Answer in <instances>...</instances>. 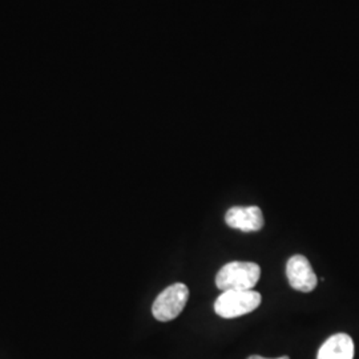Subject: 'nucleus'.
Segmentation results:
<instances>
[{
	"mask_svg": "<svg viewBox=\"0 0 359 359\" xmlns=\"http://www.w3.org/2000/svg\"><path fill=\"white\" fill-rule=\"evenodd\" d=\"M261 277V268L255 262L233 261L218 270L216 285L221 292L253 290Z\"/></svg>",
	"mask_w": 359,
	"mask_h": 359,
	"instance_id": "nucleus-1",
	"label": "nucleus"
},
{
	"mask_svg": "<svg viewBox=\"0 0 359 359\" xmlns=\"http://www.w3.org/2000/svg\"><path fill=\"white\" fill-rule=\"evenodd\" d=\"M261 301L262 297L256 290H228L216 299L215 311L222 318H237L255 311Z\"/></svg>",
	"mask_w": 359,
	"mask_h": 359,
	"instance_id": "nucleus-2",
	"label": "nucleus"
},
{
	"mask_svg": "<svg viewBox=\"0 0 359 359\" xmlns=\"http://www.w3.org/2000/svg\"><path fill=\"white\" fill-rule=\"evenodd\" d=\"M188 299V286L181 283H173L157 295L152 306V314L157 321H173L182 313Z\"/></svg>",
	"mask_w": 359,
	"mask_h": 359,
	"instance_id": "nucleus-3",
	"label": "nucleus"
},
{
	"mask_svg": "<svg viewBox=\"0 0 359 359\" xmlns=\"http://www.w3.org/2000/svg\"><path fill=\"white\" fill-rule=\"evenodd\" d=\"M286 277L297 292L310 293L317 287L318 277L311 268L308 258L302 255L290 257L286 264Z\"/></svg>",
	"mask_w": 359,
	"mask_h": 359,
	"instance_id": "nucleus-4",
	"label": "nucleus"
},
{
	"mask_svg": "<svg viewBox=\"0 0 359 359\" xmlns=\"http://www.w3.org/2000/svg\"><path fill=\"white\" fill-rule=\"evenodd\" d=\"M225 222L231 229L258 231L264 228L265 219L258 206H233L225 215Z\"/></svg>",
	"mask_w": 359,
	"mask_h": 359,
	"instance_id": "nucleus-5",
	"label": "nucleus"
},
{
	"mask_svg": "<svg viewBox=\"0 0 359 359\" xmlns=\"http://www.w3.org/2000/svg\"><path fill=\"white\" fill-rule=\"evenodd\" d=\"M354 350L353 338L348 334H334L322 345L317 359H354Z\"/></svg>",
	"mask_w": 359,
	"mask_h": 359,
	"instance_id": "nucleus-6",
	"label": "nucleus"
},
{
	"mask_svg": "<svg viewBox=\"0 0 359 359\" xmlns=\"http://www.w3.org/2000/svg\"><path fill=\"white\" fill-rule=\"evenodd\" d=\"M248 359H290L287 355H283V357H280V358H265V357H261V355H250Z\"/></svg>",
	"mask_w": 359,
	"mask_h": 359,
	"instance_id": "nucleus-7",
	"label": "nucleus"
}]
</instances>
